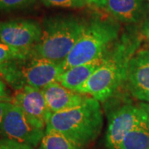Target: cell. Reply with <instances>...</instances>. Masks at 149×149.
Instances as JSON below:
<instances>
[{
  "label": "cell",
  "mask_w": 149,
  "mask_h": 149,
  "mask_svg": "<svg viewBox=\"0 0 149 149\" xmlns=\"http://www.w3.org/2000/svg\"><path fill=\"white\" fill-rule=\"evenodd\" d=\"M0 149H34V148L29 144L2 138L0 139Z\"/></svg>",
  "instance_id": "cell-19"
},
{
  "label": "cell",
  "mask_w": 149,
  "mask_h": 149,
  "mask_svg": "<svg viewBox=\"0 0 149 149\" xmlns=\"http://www.w3.org/2000/svg\"><path fill=\"white\" fill-rule=\"evenodd\" d=\"M35 0H0V10H13L27 8Z\"/></svg>",
  "instance_id": "cell-18"
},
{
  "label": "cell",
  "mask_w": 149,
  "mask_h": 149,
  "mask_svg": "<svg viewBox=\"0 0 149 149\" xmlns=\"http://www.w3.org/2000/svg\"><path fill=\"white\" fill-rule=\"evenodd\" d=\"M124 83L134 98L149 103V48L139 50L129 60Z\"/></svg>",
  "instance_id": "cell-10"
},
{
  "label": "cell",
  "mask_w": 149,
  "mask_h": 149,
  "mask_svg": "<svg viewBox=\"0 0 149 149\" xmlns=\"http://www.w3.org/2000/svg\"><path fill=\"white\" fill-rule=\"evenodd\" d=\"M120 27L116 22L100 17L85 23V29L61 64L62 70L88 63L106 53L119 39Z\"/></svg>",
  "instance_id": "cell-5"
},
{
  "label": "cell",
  "mask_w": 149,
  "mask_h": 149,
  "mask_svg": "<svg viewBox=\"0 0 149 149\" xmlns=\"http://www.w3.org/2000/svg\"><path fill=\"white\" fill-rule=\"evenodd\" d=\"M7 103L8 102H0V124H1V122H2V119H3V113H4Z\"/></svg>",
  "instance_id": "cell-23"
},
{
  "label": "cell",
  "mask_w": 149,
  "mask_h": 149,
  "mask_svg": "<svg viewBox=\"0 0 149 149\" xmlns=\"http://www.w3.org/2000/svg\"><path fill=\"white\" fill-rule=\"evenodd\" d=\"M86 2L90 3L91 4L100 7V8H104L106 7L107 0H86Z\"/></svg>",
  "instance_id": "cell-22"
},
{
  "label": "cell",
  "mask_w": 149,
  "mask_h": 149,
  "mask_svg": "<svg viewBox=\"0 0 149 149\" xmlns=\"http://www.w3.org/2000/svg\"><path fill=\"white\" fill-rule=\"evenodd\" d=\"M103 123L100 102L90 96L80 105L52 113L46 130L61 133L82 148L98 138Z\"/></svg>",
  "instance_id": "cell-2"
},
{
  "label": "cell",
  "mask_w": 149,
  "mask_h": 149,
  "mask_svg": "<svg viewBox=\"0 0 149 149\" xmlns=\"http://www.w3.org/2000/svg\"><path fill=\"white\" fill-rule=\"evenodd\" d=\"M12 102L25 113L35 126L46 130L52 112L48 108L42 89L26 86L16 91Z\"/></svg>",
  "instance_id": "cell-9"
},
{
  "label": "cell",
  "mask_w": 149,
  "mask_h": 149,
  "mask_svg": "<svg viewBox=\"0 0 149 149\" xmlns=\"http://www.w3.org/2000/svg\"><path fill=\"white\" fill-rule=\"evenodd\" d=\"M40 149H81L70 139L55 130H46Z\"/></svg>",
  "instance_id": "cell-15"
},
{
  "label": "cell",
  "mask_w": 149,
  "mask_h": 149,
  "mask_svg": "<svg viewBox=\"0 0 149 149\" xmlns=\"http://www.w3.org/2000/svg\"><path fill=\"white\" fill-rule=\"evenodd\" d=\"M42 33V26L30 19H16L0 23V42L10 47L31 50Z\"/></svg>",
  "instance_id": "cell-8"
},
{
  "label": "cell",
  "mask_w": 149,
  "mask_h": 149,
  "mask_svg": "<svg viewBox=\"0 0 149 149\" xmlns=\"http://www.w3.org/2000/svg\"><path fill=\"white\" fill-rule=\"evenodd\" d=\"M141 40L139 33L123 35L107 51L101 65L76 92L100 102L109 100L125 82L128 61L136 52Z\"/></svg>",
  "instance_id": "cell-1"
},
{
  "label": "cell",
  "mask_w": 149,
  "mask_h": 149,
  "mask_svg": "<svg viewBox=\"0 0 149 149\" xmlns=\"http://www.w3.org/2000/svg\"><path fill=\"white\" fill-rule=\"evenodd\" d=\"M104 56L105 54L88 63L78 65L65 70L59 74L56 81L70 90L76 91L101 65L104 59Z\"/></svg>",
  "instance_id": "cell-13"
},
{
  "label": "cell",
  "mask_w": 149,
  "mask_h": 149,
  "mask_svg": "<svg viewBox=\"0 0 149 149\" xmlns=\"http://www.w3.org/2000/svg\"><path fill=\"white\" fill-rule=\"evenodd\" d=\"M139 34L141 39H144L149 42V14L140 24Z\"/></svg>",
  "instance_id": "cell-21"
},
{
  "label": "cell",
  "mask_w": 149,
  "mask_h": 149,
  "mask_svg": "<svg viewBox=\"0 0 149 149\" xmlns=\"http://www.w3.org/2000/svg\"><path fill=\"white\" fill-rule=\"evenodd\" d=\"M148 47H149V42H148Z\"/></svg>",
  "instance_id": "cell-24"
},
{
  "label": "cell",
  "mask_w": 149,
  "mask_h": 149,
  "mask_svg": "<svg viewBox=\"0 0 149 149\" xmlns=\"http://www.w3.org/2000/svg\"><path fill=\"white\" fill-rule=\"evenodd\" d=\"M28 51L30 50H21V49L10 47L4 43L0 42V65L9 61L11 59L20 56L27 52Z\"/></svg>",
  "instance_id": "cell-16"
},
{
  "label": "cell",
  "mask_w": 149,
  "mask_h": 149,
  "mask_svg": "<svg viewBox=\"0 0 149 149\" xmlns=\"http://www.w3.org/2000/svg\"><path fill=\"white\" fill-rule=\"evenodd\" d=\"M50 111L52 113L64 111L80 105L90 97L84 94L71 91L54 81L42 89Z\"/></svg>",
  "instance_id": "cell-11"
},
{
  "label": "cell",
  "mask_w": 149,
  "mask_h": 149,
  "mask_svg": "<svg viewBox=\"0 0 149 149\" xmlns=\"http://www.w3.org/2000/svg\"><path fill=\"white\" fill-rule=\"evenodd\" d=\"M48 7H58L65 8H80L86 4V0H42Z\"/></svg>",
  "instance_id": "cell-17"
},
{
  "label": "cell",
  "mask_w": 149,
  "mask_h": 149,
  "mask_svg": "<svg viewBox=\"0 0 149 149\" xmlns=\"http://www.w3.org/2000/svg\"><path fill=\"white\" fill-rule=\"evenodd\" d=\"M62 71L61 64L39 57L32 50L0 65V77L16 91L26 86L42 89Z\"/></svg>",
  "instance_id": "cell-4"
},
{
  "label": "cell",
  "mask_w": 149,
  "mask_h": 149,
  "mask_svg": "<svg viewBox=\"0 0 149 149\" xmlns=\"http://www.w3.org/2000/svg\"><path fill=\"white\" fill-rule=\"evenodd\" d=\"M85 23L73 16L45 19L42 33L32 52L37 56L62 64L85 29Z\"/></svg>",
  "instance_id": "cell-3"
},
{
  "label": "cell",
  "mask_w": 149,
  "mask_h": 149,
  "mask_svg": "<svg viewBox=\"0 0 149 149\" xmlns=\"http://www.w3.org/2000/svg\"><path fill=\"white\" fill-rule=\"evenodd\" d=\"M149 113V104L126 103L112 112L105 133L106 149H119L125 135Z\"/></svg>",
  "instance_id": "cell-6"
},
{
  "label": "cell",
  "mask_w": 149,
  "mask_h": 149,
  "mask_svg": "<svg viewBox=\"0 0 149 149\" xmlns=\"http://www.w3.org/2000/svg\"><path fill=\"white\" fill-rule=\"evenodd\" d=\"M13 96L7 88L5 81L0 77V102H12Z\"/></svg>",
  "instance_id": "cell-20"
},
{
  "label": "cell",
  "mask_w": 149,
  "mask_h": 149,
  "mask_svg": "<svg viewBox=\"0 0 149 149\" xmlns=\"http://www.w3.org/2000/svg\"><path fill=\"white\" fill-rule=\"evenodd\" d=\"M119 149H149V113L125 135Z\"/></svg>",
  "instance_id": "cell-14"
},
{
  "label": "cell",
  "mask_w": 149,
  "mask_h": 149,
  "mask_svg": "<svg viewBox=\"0 0 149 149\" xmlns=\"http://www.w3.org/2000/svg\"><path fill=\"white\" fill-rule=\"evenodd\" d=\"M45 129L35 126L13 102H8L0 124V136L36 147L41 143Z\"/></svg>",
  "instance_id": "cell-7"
},
{
  "label": "cell",
  "mask_w": 149,
  "mask_h": 149,
  "mask_svg": "<svg viewBox=\"0 0 149 149\" xmlns=\"http://www.w3.org/2000/svg\"><path fill=\"white\" fill-rule=\"evenodd\" d=\"M108 12L126 24H141L148 15V8L141 0H107Z\"/></svg>",
  "instance_id": "cell-12"
}]
</instances>
